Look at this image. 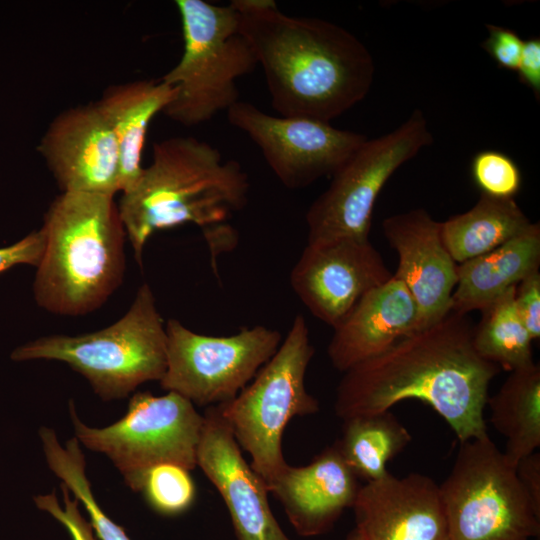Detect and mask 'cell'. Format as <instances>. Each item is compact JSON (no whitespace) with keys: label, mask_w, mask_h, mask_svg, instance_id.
<instances>
[{"label":"cell","mask_w":540,"mask_h":540,"mask_svg":"<svg viewBox=\"0 0 540 540\" xmlns=\"http://www.w3.org/2000/svg\"><path fill=\"white\" fill-rule=\"evenodd\" d=\"M473 329L466 314L451 309L438 322L348 369L336 390V415L344 420L416 399L430 405L460 442L487 435L488 388L500 368L478 355Z\"/></svg>","instance_id":"1"},{"label":"cell","mask_w":540,"mask_h":540,"mask_svg":"<svg viewBox=\"0 0 540 540\" xmlns=\"http://www.w3.org/2000/svg\"><path fill=\"white\" fill-rule=\"evenodd\" d=\"M230 4L280 116L330 122L369 93L373 57L347 29L320 18L286 15L273 0Z\"/></svg>","instance_id":"2"},{"label":"cell","mask_w":540,"mask_h":540,"mask_svg":"<svg viewBox=\"0 0 540 540\" xmlns=\"http://www.w3.org/2000/svg\"><path fill=\"white\" fill-rule=\"evenodd\" d=\"M249 179L239 162L197 138L172 137L153 145L152 162L118 203L137 263L158 231L187 223L200 227L207 243L229 226L247 203Z\"/></svg>","instance_id":"3"},{"label":"cell","mask_w":540,"mask_h":540,"mask_svg":"<svg viewBox=\"0 0 540 540\" xmlns=\"http://www.w3.org/2000/svg\"><path fill=\"white\" fill-rule=\"evenodd\" d=\"M41 229L45 245L33 282L37 305L71 317L99 309L126 269L127 235L114 196L61 192Z\"/></svg>","instance_id":"4"},{"label":"cell","mask_w":540,"mask_h":540,"mask_svg":"<svg viewBox=\"0 0 540 540\" xmlns=\"http://www.w3.org/2000/svg\"><path fill=\"white\" fill-rule=\"evenodd\" d=\"M11 359L64 362L103 400L121 399L143 383L162 379L167 365L165 324L151 287L144 283L113 324L75 336L38 338L16 348Z\"/></svg>","instance_id":"5"},{"label":"cell","mask_w":540,"mask_h":540,"mask_svg":"<svg viewBox=\"0 0 540 540\" xmlns=\"http://www.w3.org/2000/svg\"><path fill=\"white\" fill-rule=\"evenodd\" d=\"M175 4L184 50L179 62L160 79L176 89L163 113L191 127L209 121L239 101L236 81L251 73L258 63L240 30L239 14L230 3L178 0Z\"/></svg>","instance_id":"6"},{"label":"cell","mask_w":540,"mask_h":540,"mask_svg":"<svg viewBox=\"0 0 540 540\" xmlns=\"http://www.w3.org/2000/svg\"><path fill=\"white\" fill-rule=\"evenodd\" d=\"M315 349L305 318L297 315L279 348L250 383L219 409L253 470L267 488L287 465L282 436L295 417L313 415L319 401L306 389L305 376Z\"/></svg>","instance_id":"7"},{"label":"cell","mask_w":540,"mask_h":540,"mask_svg":"<svg viewBox=\"0 0 540 540\" xmlns=\"http://www.w3.org/2000/svg\"><path fill=\"white\" fill-rule=\"evenodd\" d=\"M448 540H530L540 511L513 466L489 435L460 442L452 469L439 485Z\"/></svg>","instance_id":"8"},{"label":"cell","mask_w":540,"mask_h":540,"mask_svg":"<svg viewBox=\"0 0 540 540\" xmlns=\"http://www.w3.org/2000/svg\"><path fill=\"white\" fill-rule=\"evenodd\" d=\"M69 410L78 441L105 454L133 491L138 492L142 477L153 466L170 463L189 471L197 467L204 415L175 392L161 396L136 392L126 414L104 428L82 423L72 401Z\"/></svg>","instance_id":"9"},{"label":"cell","mask_w":540,"mask_h":540,"mask_svg":"<svg viewBox=\"0 0 540 540\" xmlns=\"http://www.w3.org/2000/svg\"><path fill=\"white\" fill-rule=\"evenodd\" d=\"M432 142L433 136L420 109H415L395 130L366 139L331 176L328 188L307 210V243L369 239L380 191L399 167Z\"/></svg>","instance_id":"10"},{"label":"cell","mask_w":540,"mask_h":540,"mask_svg":"<svg viewBox=\"0 0 540 540\" xmlns=\"http://www.w3.org/2000/svg\"><path fill=\"white\" fill-rule=\"evenodd\" d=\"M165 329L167 365L161 387L207 407L234 399L282 342L279 331L263 325L230 336H209L168 319Z\"/></svg>","instance_id":"11"},{"label":"cell","mask_w":540,"mask_h":540,"mask_svg":"<svg viewBox=\"0 0 540 540\" xmlns=\"http://www.w3.org/2000/svg\"><path fill=\"white\" fill-rule=\"evenodd\" d=\"M226 113L228 122L250 137L289 189L332 176L367 139L314 118L272 116L240 100Z\"/></svg>","instance_id":"12"},{"label":"cell","mask_w":540,"mask_h":540,"mask_svg":"<svg viewBox=\"0 0 540 540\" xmlns=\"http://www.w3.org/2000/svg\"><path fill=\"white\" fill-rule=\"evenodd\" d=\"M392 275L369 239L342 238L307 243L290 284L309 312L334 328L363 295Z\"/></svg>","instance_id":"13"},{"label":"cell","mask_w":540,"mask_h":540,"mask_svg":"<svg viewBox=\"0 0 540 540\" xmlns=\"http://www.w3.org/2000/svg\"><path fill=\"white\" fill-rule=\"evenodd\" d=\"M38 151L61 192L111 196L120 192L116 138L95 102L58 114L41 138Z\"/></svg>","instance_id":"14"},{"label":"cell","mask_w":540,"mask_h":540,"mask_svg":"<svg viewBox=\"0 0 540 540\" xmlns=\"http://www.w3.org/2000/svg\"><path fill=\"white\" fill-rule=\"evenodd\" d=\"M196 464L219 492L237 540H291L276 520L268 488L246 462L219 406L207 407Z\"/></svg>","instance_id":"15"},{"label":"cell","mask_w":540,"mask_h":540,"mask_svg":"<svg viewBox=\"0 0 540 540\" xmlns=\"http://www.w3.org/2000/svg\"><path fill=\"white\" fill-rule=\"evenodd\" d=\"M382 230L398 255L393 276L408 289L418 308V330L447 315L457 283V263L441 238V222L422 208L387 217Z\"/></svg>","instance_id":"16"},{"label":"cell","mask_w":540,"mask_h":540,"mask_svg":"<svg viewBox=\"0 0 540 540\" xmlns=\"http://www.w3.org/2000/svg\"><path fill=\"white\" fill-rule=\"evenodd\" d=\"M352 508L363 540H448L439 485L426 475L389 472L360 486Z\"/></svg>","instance_id":"17"},{"label":"cell","mask_w":540,"mask_h":540,"mask_svg":"<svg viewBox=\"0 0 540 540\" xmlns=\"http://www.w3.org/2000/svg\"><path fill=\"white\" fill-rule=\"evenodd\" d=\"M360 485L334 443L304 466L287 464L268 486L295 529L303 537L330 530L352 508Z\"/></svg>","instance_id":"18"},{"label":"cell","mask_w":540,"mask_h":540,"mask_svg":"<svg viewBox=\"0 0 540 540\" xmlns=\"http://www.w3.org/2000/svg\"><path fill=\"white\" fill-rule=\"evenodd\" d=\"M418 331V308L406 286L393 275L371 289L333 328L327 348L334 368L345 372L374 358Z\"/></svg>","instance_id":"19"},{"label":"cell","mask_w":540,"mask_h":540,"mask_svg":"<svg viewBox=\"0 0 540 540\" xmlns=\"http://www.w3.org/2000/svg\"><path fill=\"white\" fill-rule=\"evenodd\" d=\"M175 95L176 89L161 80H137L107 87L95 102L116 138L120 192L130 191L139 181L148 127Z\"/></svg>","instance_id":"20"},{"label":"cell","mask_w":540,"mask_h":540,"mask_svg":"<svg viewBox=\"0 0 540 540\" xmlns=\"http://www.w3.org/2000/svg\"><path fill=\"white\" fill-rule=\"evenodd\" d=\"M540 266V226L523 232L495 249L457 264L452 310H481Z\"/></svg>","instance_id":"21"},{"label":"cell","mask_w":540,"mask_h":540,"mask_svg":"<svg viewBox=\"0 0 540 540\" xmlns=\"http://www.w3.org/2000/svg\"><path fill=\"white\" fill-rule=\"evenodd\" d=\"M531 222L514 198L481 194L468 211L441 222V238L459 264L483 255L517 236Z\"/></svg>","instance_id":"22"},{"label":"cell","mask_w":540,"mask_h":540,"mask_svg":"<svg viewBox=\"0 0 540 540\" xmlns=\"http://www.w3.org/2000/svg\"><path fill=\"white\" fill-rule=\"evenodd\" d=\"M492 426L506 438L503 452L515 466L540 447V366L531 363L511 371L500 389L488 397Z\"/></svg>","instance_id":"23"},{"label":"cell","mask_w":540,"mask_h":540,"mask_svg":"<svg viewBox=\"0 0 540 540\" xmlns=\"http://www.w3.org/2000/svg\"><path fill=\"white\" fill-rule=\"evenodd\" d=\"M411 439L408 429L387 410L344 419L341 437L335 444L357 478L367 483L387 475L388 462Z\"/></svg>","instance_id":"24"},{"label":"cell","mask_w":540,"mask_h":540,"mask_svg":"<svg viewBox=\"0 0 540 540\" xmlns=\"http://www.w3.org/2000/svg\"><path fill=\"white\" fill-rule=\"evenodd\" d=\"M515 286L480 310L482 317L472 338L480 357L510 372L534 362V340L518 312Z\"/></svg>","instance_id":"25"},{"label":"cell","mask_w":540,"mask_h":540,"mask_svg":"<svg viewBox=\"0 0 540 540\" xmlns=\"http://www.w3.org/2000/svg\"><path fill=\"white\" fill-rule=\"evenodd\" d=\"M45 458L50 470L75 499L82 503L98 540H131L123 527L115 523L99 506L86 475L85 457L78 439L72 438L61 445L54 430H39Z\"/></svg>","instance_id":"26"},{"label":"cell","mask_w":540,"mask_h":540,"mask_svg":"<svg viewBox=\"0 0 540 540\" xmlns=\"http://www.w3.org/2000/svg\"><path fill=\"white\" fill-rule=\"evenodd\" d=\"M147 504L164 516L186 512L196 498V486L190 471L176 464L151 467L142 477L139 490Z\"/></svg>","instance_id":"27"},{"label":"cell","mask_w":540,"mask_h":540,"mask_svg":"<svg viewBox=\"0 0 540 540\" xmlns=\"http://www.w3.org/2000/svg\"><path fill=\"white\" fill-rule=\"evenodd\" d=\"M471 176L481 194L493 198H514L522 185L521 171L516 162L495 150H484L473 157Z\"/></svg>","instance_id":"28"},{"label":"cell","mask_w":540,"mask_h":540,"mask_svg":"<svg viewBox=\"0 0 540 540\" xmlns=\"http://www.w3.org/2000/svg\"><path fill=\"white\" fill-rule=\"evenodd\" d=\"M61 490L63 507L59 504L55 492L35 496V505L62 524L72 540H98L89 520L85 519L80 512L79 501L71 499L68 489L63 484H61Z\"/></svg>","instance_id":"29"},{"label":"cell","mask_w":540,"mask_h":540,"mask_svg":"<svg viewBox=\"0 0 540 540\" xmlns=\"http://www.w3.org/2000/svg\"><path fill=\"white\" fill-rule=\"evenodd\" d=\"M488 36L482 43L483 49L499 67L517 71L524 40L512 29L488 24Z\"/></svg>","instance_id":"30"},{"label":"cell","mask_w":540,"mask_h":540,"mask_svg":"<svg viewBox=\"0 0 540 540\" xmlns=\"http://www.w3.org/2000/svg\"><path fill=\"white\" fill-rule=\"evenodd\" d=\"M515 303L533 340L540 337V272L533 271L515 286Z\"/></svg>","instance_id":"31"},{"label":"cell","mask_w":540,"mask_h":540,"mask_svg":"<svg viewBox=\"0 0 540 540\" xmlns=\"http://www.w3.org/2000/svg\"><path fill=\"white\" fill-rule=\"evenodd\" d=\"M45 237L40 228L16 243L0 248V273L16 265L26 264L37 267L44 251Z\"/></svg>","instance_id":"32"},{"label":"cell","mask_w":540,"mask_h":540,"mask_svg":"<svg viewBox=\"0 0 540 540\" xmlns=\"http://www.w3.org/2000/svg\"><path fill=\"white\" fill-rule=\"evenodd\" d=\"M519 80L529 87L535 97L540 96V38H530L524 41L523 49L517 68Z\"/></svg>","instance_id":"33"},{"label":"cell","mask_w":540,"mask_h":540,"mask_svg":"<svg viewBox=\"0 0 540 540\" xmlns=\"http://www.w3.org/2000/svg\"><path fill=\"white\" fill-rule=\"evenodd\" d=\"M515 471L527 497L540 511V453L535 451L520 459L515 465Z\"/></svg>","instance_id":"34"},{"label":"cell","mask_w":540,"mask_h":540,"mask_svg":"<svg viewBox=\"0 0 540 540\" xmlns=\"http://www.w3.org/2000/svg\"><path fill=\"white\" fill-rule=\"evenodd\" d=\"M344 540H363L362 536L358 532V530L355 528L353 529Z\"/></svg>","instance_id":"35"}]
</instances>
